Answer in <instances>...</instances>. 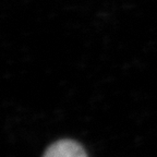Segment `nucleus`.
I'll list each match as a JSON object with an SVG mask.
<instances>
[{
  "mask_svg": "<svg viewBox=\"0 0 157 157\" xmlns=\"http://www.w3.org/2000/svg\"><path fill=\"white\" fill-rule=\"evenodd\" d=\"M43 157H87V155L78 143L61 140L50 145Z\"/></svg>",
  "mask_w": 157,
  "mask_h": 157,
  "instance_id": "nucleus-1",
  "label": "nucleus"
}]
</instances>
